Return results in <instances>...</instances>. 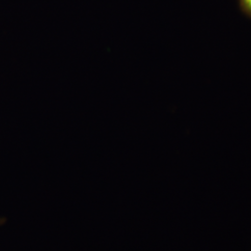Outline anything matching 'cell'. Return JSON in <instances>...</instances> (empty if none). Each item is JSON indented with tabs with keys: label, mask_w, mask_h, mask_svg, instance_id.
<instances>
[{
	"label": "cell",
	"mask_w": 251,
	"mask_h": 251,
	"mask_svg": "<svg viewBox=\"0 0 251 251\" xmlns=\"http://www.w3.org/2000/svg\"><path fill=\"white\" fill-rule=\"evenodd\" d=\"M4 224H5V220L2 217H0V228L4 225Z\"/></svg>",
	"instance_id": "2"
},
{
	"label": "cell",
	"mask_w": 251,
	"mask_h": 251,
	"mask_svg": "<svg viewBox=\"0 0 251 251\" xmlns=\"http://www.w3.org/2000/svg\"><path fill=\"white\" fill-rule=\"evenodd\" d=\"M245 10L251 16V0H240Z\"/></svg>",
	"instance_id": "1"
}]
</instances>
